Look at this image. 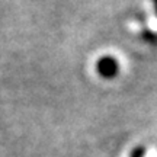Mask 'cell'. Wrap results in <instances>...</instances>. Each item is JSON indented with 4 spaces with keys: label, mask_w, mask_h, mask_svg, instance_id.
<instances>
[{
    "label": "cell",
    "mask_w": 157,
    "mask_h": 157,
    "mask_svg": "<svg viewBox=\"0 0 157 157\" xmlns=\"http://www.w3.org/2000/svg\"><path fill=\"white\" fill-rule=\"evenodd\" d=\"M96 71L103 78H113L119 73V63L113 57L105 56L96 61Z\"/></svg>",
    "instance_id": "6da1fadb"
},
{
    "label": "cell",
    "mask_w": 157,
    "mask_h": 157,
    "mask_svg": "<svg viewBox=\"0 0 157 157\" xmlns=\"http://www.w3.org/2000/svg\"><path fill=\"white\" fill-rule=\"evenodd\" d=\"M144 154H146V148L143 146L135 147L134 150L131 151V157H144Z\"/></svg>",
    "instance_id": "7a4b0ae2"
},
{
    "label": "cell",
    "mask_w": 157,
    "mask_h": 157,
    "mask_svg": "<svg viewBox=\"0 0 157 157\" xmlns=\"http://www.w3.org/2000/svg\"><path fill=\"white\" fill-rule=\"evenodd\" d=\"M143 36H144L146 41H148V42H154V41H156V35L151 34V32H148V31H146V32L143 34Z\"/></svg>",
    "instance_id": "3957f363"
},
{
    "label": "cell",
    "mask_w": 157,
    "mask_h": 157,
    "mask_svg": "<svg viewBox=\"0 0 157 157\" xmlns=\"http://www.w3.org/2000/svg\"><path fill=\"white\" fill-rule=\"evenodd\" d=\"M153 5H154V10L157 13V0H153Z\"/></svg>",
    "instance_id": "277c9868"
}]
</instances>
